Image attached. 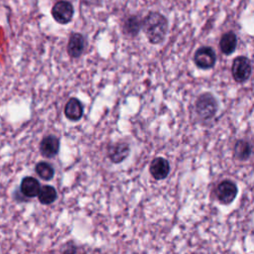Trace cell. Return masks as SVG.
I'll list each match as a JSON object with an SVG mask.
<instances>
[{"instance_id": "6da1fadb", "label": "cell", "mask_w": 254, "mask_h": 254, "mask_svg": "<svg viewBox=\"0 0 254 254\" xmlns=\"http://www.w3.org/2000/svg\"><path fill=\"white\" fill-rule=\"evenodd\" d=\"M142 28L149 42L158 45L164 42L168 32V21L159 12H150L142 20Z\"/></svg>"}, {"instance_id": "7a4b0ae2", "label": "cell", "mask_w": 254, "mask_h": 254, "mask_svg": "<svg viewBox=\"0 0 254 254\" xmlns=\"http://www.w3.org/2000/svg\"><path fill=\"white\" fill-rule=\"evenodd\" d=\"M218 110V103L216 98L209 92L201 93L195 100L194 112L196 116L202 121L212 119Z\"/></svg>"}, {"instance_id": "3957f363", "label": "cell", "mask_w": 254, "mask_h": 254, "mask_svg": "<svg viewBox=\"0 0 254 254\" xmlns=\"http://www.w3.org/2000/svg\"><path fill=\"white\" fill-rule=\"evenodd\" d=\"M238 188L237 185L231 180H223L221 181L216 189H215V195L217 200L221 204H230L237 196Z\"/></svg>"}, {"instance_id": "277c9868", "label": "cell", "mask_w": 254, "mask_h": 254, "mask_svg": "<svg viewBox=\"0 0 254 254\" xmlns=\"http://www.w3.org/2000/svg\"><path fill=\"white\" fill-rule=\"evenodd\" d=\"M251 71H252L251 62L247 57L241 56L234 59L232 63L231 72L236 82H239V83L245 82L250 77Z\"/></svg>"}, {"instance_id": "5b68a950", "label": "cell", "mask_w": 254, "mask_h": 254, "mask_svg": "<svg viewBox=\"0 0 254 254\" xmlns=\"http://www.w3.org/2000/svg\"><path fill=\"white\" fill-rule=\"evenodd\" d=\"M107 157L113 164H120L130 154V145L125 141H116L107 146Z\"/></svg>"}, {"instance_id": "8992f818", "label": "cell", "mask_w": 254, "mask_h": 254, "mask_svg": "<svg viewBox=\"0 0 254 254\" xmlns=\"http://www.w3.org/2000/svg\"><path fill=\"white\" fill-rule=\"evenodd\" d=\"M193 61L197 67L201 69H209L214 66L216 56L210 47H200L195 51Z\"/></svg>"}, {"instance_id": "52a82bcc", "label": "cell", "mask_w": 254, "mask_h": 254, "mask_svg": "<svg viewBox=\"0 0 254 254\" xmlns=\"http://www.w3.org/2000/svg\"><path fill=\"white\" fill-rule=\"evenodd\" d=\"M73 7L67 1H59L52 8L53 18L60 24H67L71 21L73 16Z\"/></svg>"}, {"instance_id": "ba28073f", "label": "cell", "mask_w": 254, "mask_h": 254, "mask_svg": "<svg viewBox=\"0 0 254 254\" xmlns=\"http://www.w3.org/2000/svg\"><path fill=\"white\" fill-rule=\"evenodd\" d=\"M60 139L53 134L46 135L40 142V153L43 157L48 159L55 158L60 152Z\"/></svg>"}, {"instance_id": "9c48e42d", "label": "cell", "mask_w": 254, "mask_h": 254, "mask_svg": "<svg viewBox=\"0 0 254 254\" xmlns=\"http://www.w3.org/2000/svg\"><path fill=\"white\" fill-rule=\"evenodd\" d=\"M170 171V163L167 159L163 157H156L151 161L149 166V172L151 176L157 181H162L166 179L169 176Z\"/></svg>"}, {"instance_id": "30bf717a", "label": "cell", "mask_w": 254, "mask_h": 254, "mask_svg": "<svg viewBox=\"0 0 254 254\" xmlns=\"http://www.w3.org/2000/svg\"><path fill=\"white\" fill-rule=\"evenodd\" d=\"M65 117L73 122L81 119L83 115V105L79 99L76 97H71L67 100L64 106Z\"/></svg>"}, {"instance_id": "8fae6325", "label": "cell", "mask_w": 254, "mask_h": 254, "mask_svg": "<svg viewBox=\"0 0 254 254\" xmlns=\"http://www.w3.org/2000/svg\"><path fill=\"white\" fill-rule=\"evenodd\" d=\"M40 188H41L40 182L32 176L23 178L20 184L21 194L27 198L36 197L38 195Z\"/></svg>"}, {"instance_id": "7c38bea8", "label": "cell", "mask_w": 254, "mask_h": 254, "mask_svg": "<svg viewBox=\"0 0 254 254\" xmlns=\"http://www.w3.org/2000/svg\"><path fill=\"white\" fill-rule=\"evenodd\" d=\"M85 48V40L79 33H73L70 35L67 43V54L71 58H79Z\"/></svg>"}, {"instance_id": "4fadbf2b", "label": "cell", "mask_w": 254, "mask_h": 254, "mask_svg": "<svg viewBox=\"0 0 254 254\" xmlns=\"http://www.w3.org/2000/svg\"><path fill=\"white\" fill-rule=\"evenodd\" d=\"M252 155V145L246 139H238L233 146V156L236 160L244 162Z\"/></svg>"}, {"instance_id": "5bb4252c", "label": "cell", "mask_w": 254, "mask_h": 254, "mask_svg": "<svg viewBox=\"0 0 254 254\" xmlns=\"http://www.w3.org/2000/svg\"><path fill=\"white\" fill-rule=\"evenodd\" d=\"M123 33L129 37H135L142 29V20L136 15L127 17L122 26Z\"/></svg>"}, {"instance_id": "9a60e30c", "label": "cell", "mask_w": 254, "mask_h": 254, "mask_svg": "<svg viewBox=\"0 0 254 254\" xmlns=\"http://www.w3.org/2000/svg\"><path fill=\"white\" fill-rule=\"evenodd\" d=\"M237 45V37L233 32H227L222 35L219 41V49L224 55H231Z\"/></svg>"}, {"instance_id": "2e32d148", "label": "cell", "mask_w": 254, "mask_h": 254, "mask_svg": "<svg viewBox=\"0 0 254 254\" xmlns=\"http://www.w3.org/2000/svg\"><path fill=\"white\" fill-rule=\"evenodd\" d=\"M37 197L42 204L49 205L55 202V200L58 197V192L53 186L44 185V186H41Z\"/></svg>"}, {"instance_id": "e0dca14e", "label": "cell", "mask_w": 254, "mask_h": 254, "mask_svg": "<svg viewBox=\"0 0 254 254\" xmlns=\"http://www.w3.org/2000/svg\"><path fill=\"white\" fill-rule=\"evenodd\" d=\"M35 172L38 177L44 181H51L55 176V168L46 161H40L35 166Z\"/></svg>"}]
</instances>
